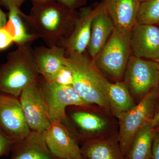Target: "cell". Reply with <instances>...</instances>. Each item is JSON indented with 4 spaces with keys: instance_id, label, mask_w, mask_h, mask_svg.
Returning a JSON list of instances; mask_svg holds the SVG:
<instances>
[{
    "instance_id": "8",
    "label": "cell",
    "mask_w": 159,
    "mask_h": 159,
    "mask_svg": "<svg viewBox=\"0 0 159 159\" xmlns=\"http://www.w3.org/2000/svg\"><path fill=\"white\" fill-rule=\"evenodd\" d=\"M0 129L14 142L27 136L31 131L19 98L1 92Z\"/></svg>"
},
{
    "instance_id": "26",
    "label": "cell",
    "mask_w": 159,
    "mask_h": 159,
    "mask_svg": "<svg viewBox=\"0 0 159 159\" xmlns=\"http://www.w3.org/2000/svg\"><path fill=\"white\" fill-rule=\"evenodd\" d=\"M57 2L66 9L72 11L81 6L85 3V0H56Z\"/></svg>"
},
{
    "instance_id": "2",
    "label": "cell",
    "mask_w": 159,
    "mask_h": 159,
    "mask_svg": "<svg viewBox=\"0 0 159 159\" xmlns=\"http://www.w3.org/2000/svg\"><path fill=\"white\" fill-rule=\"evenodd\" d=\"M64 65L73 73V87L89 105L96 104L111 111L107 89L109 81L95 64L93 59L83 54L66 52Z\"/></svg>"
},
{
    "instance_id": "34",
    "label": "cell",
    "mask_w": 159,
    "mask_h": 159,
    "mask_svg": "<svg viewBox=\"0 0 159 159\" xmlns=\"http://www.w3.org/2000/svg\"><path fill=\"white\" fill-rule=\"evenodd\" d=\"M139 1H140V2H145V1H147V0H139Z\"/></svg>"
},
{
    "instance_id": "7",
    "label": "cell",
    "mask_w": 159,
    "mask_h": 159,
    "mask_svg": "<svg viewBox=\"0 0 159 159\" xmlns=\"http://www.w3.org/2000/svg\"><path fill=\"white\" fill-rule=\"evenodd\" d=\"M40 88L47 105L51 124L66 119V110L70 106L87 107L86 103L73 86L61 85L40 77Z\"/></svg>"
},
{
    "instance_id": "33",
    "label": "cell",
    "mask_w": 159,
    "mask_h": 159,
    "mask_svg": "<svg viewBox=\"0 0 159 159\" xmlns=\"http://www.w3.org/2000/svg\"><path fill=\"white\" fill-rule=\"evenodd\" d=\"M154 61H156V62L158 63L159 64V57L158 58H157L156 60H155Z\"/></svg>"
},
{
    "instance_id": "27",
    "label": "cell",
    "mask_w": 159,
    "mask_h": 159,
    "mask_svg": "<svg viewBox=\"0 0 159 159\" xmlns=\"http://www.w3.org/2000/svg\"><path fill=\"white\" fill-rule=\"evenodd\" d=\"M151 159H159V130L154 134Z\"/></svg>"
},
{
    "instance_id": "35",
    "label": "cell",
    "mask_w": 159,
    "mask_h": 159,
    "mask_svg": "<svg viewBox=\"0 0 159 159\" xmlns=\"http://www.w3.org/2000/svg\"><path fill=\"white\" fill-rule=\"evenodd\" d=\"M158 26H159V24H158Z\"/></svg>"
},
{
    "instance_id": "4",
    "label": "cell",
    "mask_w": 159,
    "mask_h": 159,
    "mask_svg": "<svg viewBox=\"0 0 159 159\" xmlns=\"http://www.w3.org/2000/svg\"><path fill=\"white\" fill-rule=\"evenodd\" d=\"M131 32L115 27L105 45L93 59L99 70L112 79L123 78L131 55Z\"/></svg>"
},
{
    "instance_id": "28",
    "label": "cell",
    "mask_w": 159,
    "mask_h": 159,
    "mask_svg": "<svg viewBox=\"0 0 159 159\" xmlns=\"http://www.w3.org/2000/svg\"><path fill=\"white\" fill-rule=\"evenodd\" d=\"M26 0H0V3L4 7L9 9L12 6L19 8Z\"/></svg>"
},
{
    "instance_id": "11",
    "label": "cell",
    "mask_w": 159,
    "mask_h": 159,
    "mask_svg": "<svg viewBox=\"0 0 159 159\" xmlns=\"http://www.w3.org/2000/svg\"><path fill=\"white\" fill-rule=\"evenodd\" d=\"M46 141L56 159H71L81 156V148L62 122L52 123L46 132Z\"/></svg>"
},
{
    "instance_id": "9",
    "label": "cell",
    "mask_w": 159,
    "mask_h": 159,
    "mask_svg": "<svg viewBox=\"0 0 159 159\" xmlns=\"http://www.w3.org/2000/svg\"><path fill=\"white\" fill-rule=\"evenodd\" d=\"M19 99L31 130H48L51 122L39 82L26 88L21 94Z\"/></svg>"
},
{
    "instance_id": "30",
    "label": "cell",
    "mask_w": 159,
    "mask_h": 159,
    "mask_svg": "<svg viewBox=\"0 0 159 159\" xmlns=\"http://www.w3.org/2000/svg\"><path fill=\"white\" fill-rule=\"evenodd\" d=\"M8 20V16L0 8V29L6 25Z\"/></svg>"
},
{
    "instance_id": "10",
    "label": "cell",
    "mask_w": 159,
    "mask_h": 159,
    "mask_svg": "<svg viewBox=\"0 0 159 159\" xmlns=\"http://www.w3.org/2000/svg\"><path fill=\"white\" fill-rule=\"evenodd\" d=\"M131 54L143 59L155 61L159 57V27L137 24L131 32Z\"/></svg>"
},
{
    "instance_id": "14",
    "label": "cell",
    "mask_w": 159,
    "mask_h": 159,
    "mask_svg": "<svg viewBox=\"0 0 159 159\" xmlns=\"http://www.w3.org/2000/svg\"><path fill=\"white\" fill-rule=\"evenodd\" d=\"M139 0H103L101 4L116 27L131 31L137 24Z\"/></svg>"
},
{
    "instance_id": "6",
    "label": "cell",
    "mask_w": 159,
    "mask_h": 159,
    "mask_svg": "<svg viewBox=\"0 0 159 159\" xmlns=\"http://www.w3.org/2000/svg\"><path fill=\"white\" fill-rule=\"evenodd\" d=\"M124 83L134 99L139 102L159 86V64L131 54L124 76Z\"/></svg>"
},
{
    "instance_id": "15",
    "label": "cell",
    "mask_w": 159,
    "mask_h": 159,
    "mask_svg": "<svg viewBox=\"0 0 159 159\" xmlns=\"http://www.w3.org/2000/svg\"><path fill=\"white\" fill-rule=\"evenodd\" d=\"M66 55L65 48L61 46H40L33 49L34 61L40 75L48 81L64 65Z\"/></svg>"
},
{
    "instance_id": "20",
    "label": "cell",
    "mask_w": 159,
    "mask_h": 159,
    "mask_svg": "<svg viewBox=\"0 0 159 159\" xmlns=\"http://www.w3.org/2000/svg\"><path fill=\"white\" fill-rule=\"evenodd\" d=\"M155 131L151 123L139 129L134 137L125 159H151Z\"/></svg>"
},
{
    "instance_id": "17",
    "label": "cell",
    "mask_w": 159,
    "mask_h": 159,
    "mask_svg": "<svg viewBox=\"0 0 159 159\" xmlns=\"http://www.w3.org/2000/svg\"><path fill=\"white\" fill-rule=\"evenodd\" d=\"M81 148L87 159H125L118 137H101L87 139Z\"/></svg>"
},
{
    "instance_id": "13",
    "label": "cell",
    "mask_w": 159,
    "mask_h": 159,
    "mask_svg": "<svg viewBox=\"0 0 159 159\" xmlns=\"http://www.w3.org/2000/svg\"><path fill=\"white\" fill-rule=\"evenodd\" d=\"M46 131L31 130L27 136L15 142L10 159H56L47 145Z\"/></svg>"
},
{
    "instance_id": "5",
    "label": "cell",
    "mask_w": 159,
    "mask_h": 159,
    "mask_svg": "<svg viewBox=\"0 0 159 159\" xmlns=\"http://www.w3.org/2000/svg\"><path fill=\"white\" fill-rule=\"evenodd\" d=\"M159 99V86L143 97L133 108L118 118L119 130L117 137L125 157L137 132L144 125L151 123Z\"/></svg>"
},
{
    "instance_id": "18",
    "label": "cell",
    "mask_w": 159,
    "mask_h": 159,
    "mask_svg": "<svg viewBox=\"0 0 159 159\" xmlns=\"http://www.w3.org/2000/svg\"><path fill=\"white\" fill-rule=\"evenodd\" d=\"M8 20L4 26L13 37L14 43L18 46L31 44L39 39L34 32H31L27 28L26 15L20 8L12 6L9 8Z\"/></svg>"
},
{
    "instance_id": "32",
    "label": "cell",
    "mask_w": 159,
    "mask_h": 159,
    "mask_svg": "<svg viewBox=\"0 0 159 159\" xmlns=\"http://www.w3.org/2000/svg\"><path fill=\"white\" fill-rule=\"evenodd\" d=\"M71 159H87L85 157L83 156H81L79 157L75 158H73Z\"/></svg>"
},
{
    "instance_id": "21",
    "label": "cell",
    "mask_w": 159,
    "mask_h": 159,
    "mask_svg": "<svg viewBox=\"0 0 159 159\" xmlns=\"http://www.w3.org/2000/svg\"><path fill=\"white\" fill-rule=\"evenodd\" d=\"M71 118L80 130L92 135V139L99 138V135L104 133L109 127L105 118L89 112L77 111L72 114Z\"/></svg>"
},
{
    "instance_id": "25",
    "label": "cell",
    "mask_w": 159,
    "mask_h": 159,
    "mask_svg": "<svg viewBox=\"0 0 159 159\" xmlns=\"http://www.w3.org/2000/svg\"><path fill=\"white\" fill-rule=\"evenodd\" d=\"M14 142L0 129V157L6 155L11 152Z\"/></svg>"
},
{
    "instance_id": "16",
    "label": "cell",
    "mask_w": 159,
    "mask_h": 159,
    "mask_svg": "<svg viewBox=\"0 0 159 159\" xmlns=\"http://www.w3.org/2000/svg\"><path fill=\"white\" fill-rule=\"evenodd\" d=\"M115 27L111 19L100 3L92 21L90 38L87 48L89 54L93 59L105 45Z\"/></svg>"
},
{
    "instance_id": "1",
    "label": "cell",
    "mask_w": 159,
    "mask_h": 159,
    "mask_svg": "<svg viewBox=\"0 0 159 159\" xmlns=\"http://www.w3.org/2000/svg\"><path fill=\"white\" fill-rule=\"evenodd\" d=\"M77 15L57 2L33 6L27 20L39 38L48 47H63L73 30Z\"/></svg>"
},
{
    "instance_id": "12",
    "label": "cell",
    "mask_w": 159,
    "mask_h": 159,
    "mask_svg": "<svg viewBox=\"0 0 159 159\" xmlns=\"http://www.w3.org/2000/svg\"><path fill=\"white\" fill-rule=\"evenodd\" d=\"M98 10V6L94 9L91 7L80 9L75 20L73 30L63 45L66 52L81 54L87 49L92 21Z\"/></svg>"
},
{
    "instance_id": "19",
    "label": "cell",
    "mask_w": 159,
    "mask_h": 159,
    "mask_svg": "<svg viewBox=\"0 0 159 159\" xmlns=\"http://www.w3.org/2000/svg\"><path fill=\"white\" fill-rule=\"evenodd\" d=\"M107 95L111 111L118 119L137 104L124 82L109 83Z\"/></svg>"
},
{
    "instance_id": "22",
    "label": "cell",
    "mask_w": 159,
    "mask_h": 159,
    "mask_svg": "<svg viewBox=\"0 0 159 159\" xmlns=\"http://www.w3.org/2000/svg\"><path fill=\"white\" fill-rule=\"evenodd\" d=\"M159 23V0H147L142 2L137 24L158 25Z\"/></svg>"
},
{
    "instance_id": "29",
    "label": "cell",
    "mask_w": 159,
    "mask_h": 159,
    "mask_svg": "<svg viewBox=\"0 0 159 159\" xmlns=\"http://www.w3.org/2000/svg\"><path fill=\"white\" fill-rule=\"evenodd\" d=\"M151 124L156 130H159V99L157 104L155 114Z\"/></svg>"
},
{
    "instance_id": "3",
    "label": "cell",
    "mask_w": 159,
    "mask_h": 159,
    "mask_svg": "<svg viewBox=\"0 0 159 159\" xmlns=\"http://www.w3.org/2000/svg\"><path fill=\"white\" fill-rule=\"evenodd\" d=\"M40 77L31 44L18 46L0 66V92L19 98L23 91L39 82Z\"/></svg>"
},
{
    "instance_id": "24",
    "label": "cell",
    "mask_w": 159,
    "mask_h": 159,
    "mask_svg": "<svg viewBox=\"0 0 159 159\" xmlns=\"http://www.w3.org/2000/svg\"><path fill=\"white\" fill-rule=\"evenodd\" d=\"M14 43L13 37L6 28L0 29V51L9 48Z\"/></svg>"
},
{
    "instance_id": "31",
    "label": "cell",
    "mask_w": 159,
    "mask_h": 159,
    "mask_svg": "<svg viewBox=\"0 0 159 159\" xmlns=\"http://www.w3.org/2000/svg\"><path fill=\"white\" fill-rule=\"evenodd\" d=\"M31 1L32 2L33 6L42 5V4H46V3L57 1L56 0H31Z\"/></svg>"
},
{
    "instance_id": "23",
    "label": "cell",
    "mask_w": 159,
    "mask_h": 159,
    "mask_svg": "<svg viewBox=\"0 0 159 159\" xmlns=\"http://www.w3.org/2000/svg\"><path fill=\"white\" fill-rule=\"evenodd\" d=\"M61 85H73L74 77L68 67L64 65L50 80Z\"/></svg>"
}]
</instances>
